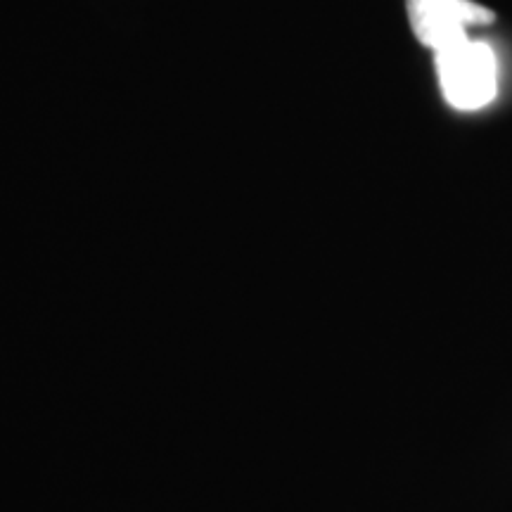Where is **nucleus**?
<instances>
[{"label": "nucleus", "instance_id": "f257e3e1", "mask_svg": "<svg viewBox=\"0 0 512 512\" xmlns=\"http://www.w3.org/2000/svg\"><path fill=\"white\" fill-rule=\"evenodd\" d=\"M441 95L453 110L477 112L496 100V55L484 41H460L434 53Z\"/></svg>", "mask_w": 512, "mask_h": 512}, {"label": "nucleus", "instance_id": "f03ea898", "mask_svg": "<svg viewBox=\"0 0 512 512\" xmlns=\"http://www.w3.org/2000/svg\"><path fill=\"white\" fill-rule=\"evenodd\" d=\"M408 22L418 41L432 53L467 41V29L494 24V10L472 0H406Z\"/></svg>", "mask_w": 512, "mask_h": 512}]
</instances>
